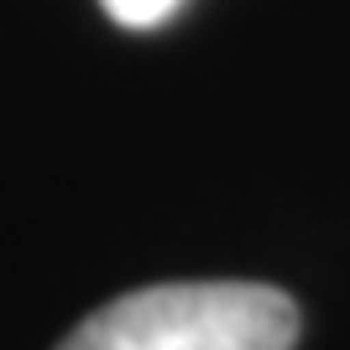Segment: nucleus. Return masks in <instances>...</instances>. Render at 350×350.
<instances>
[{"label": "nucleus", "mask_w": 350, "mask_h": 350, "mask_svg": "<svg viewBox=\"0 0 350 350\" xmlns=\"http://www.w3.org/2000/svg\"><path fill=\"white\" fill-rule=\"evenodd\" d=\"M298 304L267 282H157L94 308L58 350H293Z\"/></svg>", "instance_id": "f257e3e1"}, {"label": "nucleus", "mask_w": 350, "mask_h": 350, "mask_svg": "<svg viewBox=\"0 0 350 350\" xmlns=\"http://www.w3.org/2000/svg\"><path fill=\"white\" fill-rule=\"evenodd\" d=\"M100 5H105V16L126 31H152V27H162L167 16L183 11V0H100Z\"/></svg>", "instance_id": "f03ea898"}]
</instances>
